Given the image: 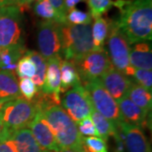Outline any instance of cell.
<instances>
[{
    "label": "cell",
    "mask_w": 152,
    "mask_h": 152,
    "mask_svg": "<svg viewBox=\"0 0 152 152\" xmlns=\"http://www.w3.org/2000/svg\"><path fill=\"white\" fill-rule=\"evenodd\" d=\"M34 11L36 15L44 19L45 20H53L58 22L57 14L48 0H40L37 2L34 6Z\"/></svg>",
    "instance_id": "obj_26"
},
{
    "label": "cell",
    "mask_w": 152,
    "mask_h": 152,
    "mask_svg": "<svg viewBox=\"0 0 152 152\" xmlns=\"http://www.w3.org/2000/svg\"><path fill=\"white\" fill-rule=\"evenodd\" d=\"M81 85L86 91L93 108L115 124L123 120L117 102L105 90L99 80L81 82Z\"/></svg>",
    "instance_id": "obj_6"
},
{
    "label": "cell",
    "mask_w": 152,
    "mask_h": 152,
    "mask_svg": "<svg viewBox=\"0 0 152 152\" xmlns=\"http://www.w3.org/2000/svg\"><path fill=\"white\" fill-rule=\"evenodd\" d=\"M92 17L90 13L73 8L67 11L66 21L72 25H89L91 23Z\"/></svg>",
    "instance_id": "obj_27"
},
{
    "label": "cell",
    "mask_w": 152,
    "mask_h": 152,
    "mask_svg": "<svg viewBox=\"0 0 152 152\" xmlns=\"http://www.w3.org/2000/svg\"><path fill=\"white\" fill-rule=\"evenodd\" d=\"M61 56H55L48 60L44 84L40 92L49 96L56 105L61 104L60 91V63Z\"/></svg>",
    "instance_id": "obj_11"
},
{
    "label": "cell",
    "mask_w": 152,
    "mask_h": 152,
    "mask_svg": "<svg viewBox=\"0 0 152 152\" xmlns=\"http://www.w3.org/2000/svg\"><path fill=\"white\" fill-rule=\"evenodd\" d=\"M116 125L124 134V145L128 152H151V145L141 128L124 120Z\"/></svg>",
    "instance_id": "obj_13"
},
{
    "label": "cell",
    "mask_w": 152,
    "mask_h": 152,
    "mask_svg": "<svg viewBox=\"0 0 152 152\" xmlns=\"http://www.w3.org/2000/svg\"><path fill=\"white\" fill-rule=\"evenodd\" d=\"M77 124H78L77 128H78L79 133L82 137H90V136H96L97 137L99 136L91 117L81 120Z\"/></svg>",
    "instance_id": "obj_32"
},
{
    "label": "cell",
    "mask_w": 152,
    "mask_h": 152,
    "mask_svg": "<svg viewBox=\"0 0 152 152\" xmlns=\"http://www.w3.org/2000/svg\"><path fill=\"white\" fill-rule=\"evenodd\" d=\"M25 54L27 55L28 57H30V58L32 60V62L36 66V74L31 78V80L37 87V91H41V89H42V87L44 84L48 62L37 51L26 50Z\"/></svg>",
    "instance_id": "obj_24"
},
{
    "label": "cell",
    "mask_w": 152,
    "mask_h": 152,
    "mask_svg": "<svg viewBox=\"0 0 152 152\" xmlns=\"http://www.w3.org/2000/svg\"><path fill=\"white\" fill-rule=\"evenodd\" d=\"M58 152H78V151H76L75 150L71 149V148H62V147H60L59 150H58Z\"/></svg>",
    "instance_id": "obj_38"
},
{
    "label": "cell",
    "mask_w": 152,
    "mask_h": 152,
    "mask_svg": "<svg viewBox=\"0 0 152 152\" xmlns=\"http://www.w3.org/2000/svg\"><path fill=\"white\" fill-rule=\"evenodd\" d=\"M122 118L126 123L134 124L140 128L149 126V115L144 110L139 107L127 96L117 101Z\"/></svg>",
    "instance_id": "obj_15"
},
{
    "label": "cell",
    "mask_w": 152,
    "mask_h": 152,
    "mask_svg": "<svg viewBox=\"0 0 152 152\" xmlns=\"http://www.w3.org/2000/svg\"><path fill=\"white\" fill-rule=\"evenodd\" d=\"M126 96L145 113L151 114L152 107V95L151 91L133 81Z\"/></svg>",
    "instance_id": "obj_20"
},
{
    "label": "cell",
    "mask_w": 152,
    "mask_h": 152,
    "mask_svg": "<svg viewBox=\"0 0 152 152\" xmlns=\"http://www.w3.org/2000/svg\"><path fill=\"white\" fill-rule=\"evenodd\" d=\"M9 140L14 142L17 152H42L29 128L14 131Z\"/></svg>",
    "instance_id": "obj_17"
},
{
    "label": "cell",
    "mask_w": 152,
    "mask_h": 152,
    "mask_svg": "<svg viewBox=\"0 0 152 152\" xmlns=\"http://www.w3.org/2000/svg\"><path fill=\"white\" fill-rule=\"evenodd\" d=\"M120 16L116 20L129 43L151 41L152 0H117Z\"/></svg>",
    "instance_id": "obj_1"
},
{
    "label": "cell",
    "mask_w": 152,
    "mask_h": 152,
    "mask_svg": "<svg viewBox=\"0 0 152 152\" xmlns=\"http://www.w3.org/2000/svg\"><path fill=\"white\" fill-rule=\"evenodd\" d=\"M98 80L116 102L127 96L128 91L133 82L128 78V76L115 69L113 67L108 69Z\"/></svg>",
    "instance_id": "obj_12"
},
{
    "label": "cell",
    "mask_w": 152,
    "mask_h": 152,
    "mask_svg": "<svg viewBox=\"0 0 152 152\" xmlns=\"http://www.w3.org/2000/svg\"><path fill=\"white\" fill-rule=\"evenodd\" d=\"M3 130H4V124H3L2 119H1V117H0V135L2 134Z\"/></svg>",
    "instance_id": "obj_39"
},
{
    "label": "cell",
    "mask_w": 152,
    "mask_h": 152,
    "mask_svg": "<svg viewBox=\"0 0 152 152\" xmlns=\"http://www.w3.org/2000/svg\"><path fill=\"white\" fill-rule=\"evenodd\" d=\"M129 63L131 67L139 69L151 70L152 51L151 45L147 42L136 43L130 49Z\"/></svg>",
    "instance_id": "obj_16"
},
{
    "label": "cell",
    "mask_w": 152,
    "mask_h": 152,
    "mask_svg": "<svg viewBox=\"0 0 152 152\" xmlns=\"http://www.w3.org/2000/svg\"><path fill=\"white\" fill-rule=\"evenodd\" d=\"M19 84V90L22 97L25 98L27 101H33L36 97L37 89L33 83L31 79L30 78H21L20 79Z\"/></svg>",
    "instance_id": "obj_29"
},
{
    "label": "cell",
    "mask_w": 152,
    "mask_h": 152,
    "mask_svg": "<svg viewBox=\"0 0 152 152\" xmlns=\"http://www.w3.org/2000/svg\"><path fill=\"white\" fill-rule=\"evenodd\" d=\"M85 0H64V5H65L66 10H69L71 9L75 8L79 3L84 2Z\"/></svg>",
    "instance_id": "obj_35"
},
{
    "label": "cell",
    "mask_w": 152,
    "mask_h": 152,
    "mask_svg": "<svg viewBox=\"0 0 152 152\" xmlns=\"http://www.w3.org/2000/svg\"><path fill=\"white\" fill-rule=\"evenodd\" d=\"M83 144L89 152H108L107 142L96 136L83 137Z\"/></svg>",
    "instance_id": "obj_30"
},
{
    "label": "cell",
    "mask_w": 152,
    "mask_h": 152,
    "mask_svg": "<svg viewBox=\"0 0 152 152\" xmlns=\"http://www.w3.org/2000/svg\"><path fill=\"white\" fill-rule=\"evenodd\" d=\"M81 152H89V151H87V150H86V147H85V148H84V150H83V151H82Z\"/></svg>",
    "instance_id": "obj_42"
},
{
    "label": "cell",
    "mask_w": 152,
    "mask_h": 152,
    "mask_svg": "<svg viewBox=\"0 0 152 152\" xmlns=\"http://www.w3.org/2000/svg\"><path fill=\"white\" fill-rule=\"evenodd\" d=\"M62 53L64 59L75 64L87 53L94 51L91 26L60 24Z\"/></svg>",
    "instance_id": "obj_3"
},
{
    "label": "cell",
    "mask_w": 152,
    "mask_h": 152,
    "mask_svg": "<svg viewBox=\"0 0 152 152\" xmlns=\"http://www.w3.org/2000/svg\"><path fill=\"white\" fill-rule=\"evenodd\" d=\"M42 152H54V151H42Z\"/></svg>",
    "instance_id": "obj_43"
},
{
    "label": "cell",
    "mask_w": 152,
    "mask_h": 152,
    "mask_svg": "<svg viewBox=\"0 0 152 152\" xmlns=\"http://www.w3.org/2000/svg\"><path fill=\"white\" fill-rule=\"evenodd\" d=\"M109 30L110 21L107 19L102 16L94 19V23L91 26V34L95 50H102L104 48V44L108 37Z\"/></svg>",
    "instance_id": "obj_22"
},
{
    "label": "cell",
    "mask_w": 152,
    "mask_h": 152,
    "mask_svg": "<svg viewBox=\"0 0 152 152\" xmlns=\"http://www.w3.org/2000/svg\"><path fill=\"white\" fill-rule=\"evenodd\" d=\"M80 79L75 65L69 60H61L60 63V91L64 94L72 87L80 84Z\"/></svg>",
    "instance_id": "obj_19"
},
{
    "label": "cell",
    "mask_w": 152,
    "mask_h": 152,
    "mask_svg": "<svg viewBox=\"0 0 152 152\" xmlns=\"http://www.w3.org/2000/svg\"><path fill=\"white\" fill-rule=\"evenodd\" d=\"M135 83L145 88L147 91L151 92L152 90V71L146 69H134L132 75Z\"/></svg>",
    "instance_id": "obj_31"
},
{
    "label": "cell",
    "mask_w": 152,
    "mask_h": 152,
    "mask_svg": "<svg viewBox=\"0 0 152 152\" xmlns=\"http://www.w3.org/2000/svg\"><path fill=\"white\" fill-rule=\"evenodd\" d=\"M88 5L91 10V15L93 19L101 17L113 6L112 0H88Z\"/></svg>",
    "instance_id": "obj_28"
},
{
    "label": "cell",
    "mask_w": 152,
    "mask_h": 152,
    "mask_svg": "<svg viewBox=\"0 0 152 152\" xmlns=\"http://www.w3.org/2000/svg\"><path fill=\"white\" fill-rule=\"evenodd\" d=\"M16 74L20 79L30 78L31 79L36 74V66L32 60L27 55L24 54L18 61L16 66Z\"/></svg>",
    "instance_id": "obj_25"
},
{
    "label": "cell",
    "mask_w": 152,
    "mask_h": 152,
    "mask_svg": "<svg viewBox=\"0 0 152 152\" xmlns=\"http://www.w3.org/2000/svg\"><path fill=\"white\" fill-rule=\"evenodd\" d=\"M22 12L17 6L0 8V48H11L23 44Z\"/></svg>",
    "instance_id": "obj_7"
},
{
    "label": "cell",
    "mask_w": 152,
    "mask_h": 152,
    "mask_svg": "<svg viewBox=\"0 0 152 152\" xmlns=\"http://www.w3.org/2000/svg\"><path fill=\"white\" fill-rule=\"evenodd\" d=\"M26 49L24 44L14 46L11 48H0V55L3 70L15 72L18 61L25 54Z\"/></svg>",
    "instance_id": "obj_21"
},
{
    "label": "cell",
    "mask_w": 152,
    "mask_h": 152,
    "mask_svg": "<svg viewBox=\"0 0 152 152\" xmlns=\"http://www.w3.org/2000/svg\"><path fill=\"white\" fill-rule=\"evenodd\" d=\"M2 68V61H1V55H0V69Z\"/></svg>",
    "instance_id": "obj_41"
},
{
    "label": "cell",
    "mask_w": 152,
    "mask_h": 152,
    "mask_svg": "<svg viewBox=\"0 0 152 152\" xmlns=\"http://www.w3.org/2000/svg\"><path fill=\"white\" fill-rule=\"evenodd\" d=\"M91 118L95 125L99 137H101L106 142L108 140L109 137L113 135L117 131L116 124L99 113L96 109H92L91 113Z\"/></svg>",
    "instance_id": "obj_23"
},
{
    "label": "cell",
    "mask_w": 152,
    "mask_h": 152,
    "mask_svg": "<svg viewBox=\"0 0 152 152\" xmlns=\"http://www.w3.org/2000/svg\"><path fill=\"white\" fill-rule=\"evenodd\" d=\"M38 111L42 113L54 135L59 147L71 148L81 152L85 145L77 125L65 110L59 105L49 104L43 106Z\"/></svg>",
    "instance_id": "obj_2"
},
{
    "label": "cell",
    "mask_w": 152,
    "mask_h": 152,
    "mask_svg": "<svg viewBox=\"0 0 152 152\" xmlns=\"http://www.w3.org/2000/svg\"><path fill=\"white\" fill-rule=\"evenodd\" d=\"M38 1H40V0H21V4L19 8H20V11L23 12L25 10H27V8H29L32 3L38 2Z\"/></svg>",
    "instance_id": "obj_36"
},
{
    "label": "cell",
    "mask_w": 152,
    "mask_h": 152,
    "mask_svg": "<svg viewBox=\"0 0 152 152\" xmlns=\"http://www.w3.org/2000/svg\"><path fill=\"white\" fill-rule=\"evenodd\" d=\"M19 84L15 72L0 69V102L20 97Z\"/></svg>",
    "instance_id": "obj_18"
},
{
    "label": "cell",
    "mask_w": 152,
    "mask_h": 152,
    "mask_svg": "<svg viewBox=\"0 0 152 152\" xmlns=\"http://www.w3.org/2000/svg\"><path fill=\"white\" fill-rule=\"evenodd\" d=\"M20 4H21V0H6V5L20 7Z\"/></svg>",
    "instance_id": "obj_37"
},
{
    "label": "cell",
    "mask_w": 152,
    "mask_h": 152,
    "mask_svg": "<svg viewBox=\"0 0 152 152\" xmlns=\"http://www.w3.org/2000/svg\"><path fill=\"white\" fill-rule=\"evenodd\" d=\"M37 43L40 54L47 61L55 56H61L62 42L59 23L53 20L41 22L38 28Z\"/></svg>",
    "instance_id": "obj_10"
},
{
    "label": "cell",
    "mask_w": 152,
    "mask_h": 152,
    "mask_svg": "<svg viewBox=\"0 0 152 152\" xmlns=\"http://www.w3.org/2000/svg\"><path fill=\"white\" fill-rule=\"evenodd\" d=\"M0 152H17L14 142L11 140L0 141Z\"/></svg>",
    "instance_id": "obj_34"
},
{
    "label": "cell",
    "mask_w": 152,
    "mask_h": 152,
    "mask_svg": "<svg viewBox=\"0 0 152 152\" xmlns=\"http://www.w3.org/2000/svg\"><path fill=\"white\" fill-rule=\"evenodd\" d=\"M74 64L79 74L80 82L98 80L113 67L105 48L87 53Z\"/></svg>",
    "instance_id": "obj_9"
},
{
    "label": "cell",
    "mask_w": 152,
    "mask_h": 152,
    "mask_svg": "<svg viewBox=\"0 0 152 152\" xmlns=\"http://www.w3.org/2000/svg\"><path fill=\"white\" fill-rule=\"evenodd\" d=\"M3 6H6V0H0V8Z\"/></svg>",
    "instance_id": "obj_40"
},
{
    "label": "cell",
    "mask_w": 152,
    "mask_h": 152,
    "mask_svg": "<svg viewBox=\"0 0 152 152\" xmlns=\"http://www.w3.org/2000/svg\"><path fill=\"white\" fill-rule=\"evenodd\" d=\"M48 1L54 9L57 16H58V22L59 24L67 22L66 21L67 10L64 5V0H48Z\"/></svg>",
    "instance_id": "obj_33"
},
{
    "label": "cell",
    "mask_w": 152,
    "mask_h": 152,
    "mask_svg": "<svg viewBox=\"0 0 152 152\" xmlns=\"http://www.w3.org/2000/svg\"><path fill=\"white\" fill-rule=\"evenodd\" d=\"M130 43L120 30L117 22L110 21L107 41V55L115 69L126 76H131L134 68L129 63Z\"/></svg>",
    "instance_id": "obj_5"
},
{
    "label": "cell",
    "mask_w": 152,
    "mask_h": 152,
    "mask_svg": "<svg viewBox=\"0 0 152 152\" xmlns=\"http://www.w3.org/2000/svg\"><path fill=\"white\" fill-rule=\"evenodd\" d=\"M31 134L42 151H51L58 152L59 145L56 141L54 135L51 130L48 124L45 120L40 111H38L34 119L29 125Z\"/></svg>",
    "instance_id": "obj_14"
},
{
    "label": "cell",
    "mask_w": 152,
    "mask_h": 152,
    "mask_svg": "<svg viewBox=\"0 0 152 152\" xmlns=\"http://www.w3.org/2000/svg\"><path fill=\"white\" fill-rule=\"evenodd\" d=\"M61 103L76 124L81 120L91 117L93 107L81 83L64 93Z\"/></svg>",
    "instance_id": "obj_8"
},
{
    "label": "cell",
    "mask_w": 152,
    "mask_h": 152,
    "mask_svg": "<svg viewBox=\"0 0 152 152\" xmlns=\"http://www.w3.org/2000/svg\"><path fill=\"white\" fill-rule=\"evenodd\" d=\"M37 112L34 101H27L22 96L2 104L0 117L4 124V130L0 135V141L9 140L14 131L29 127Z\"/></svg>",
    "instance_id": "obj_4"
}]
</instances>
